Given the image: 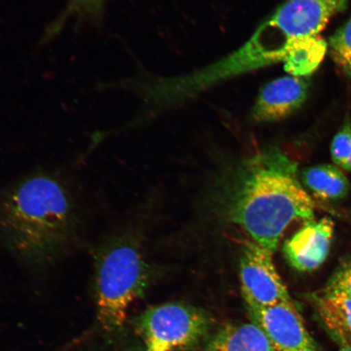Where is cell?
Here are the masks:
<instances>
[{"instance_id": "9", "label": "cell", "mask_w": 351, "mask_h": 351, "mask_svg": "<svg viewBox=\"0 0 351 351\" xmlns=\"http://www.w3.org/2000/svg\"><path fill=\"white\" fill-rule=\"evenodd\" d=\"M310 82L306 77H283L263 86L252 109L258 122L282 121L300 110L308 97Z\"/></svg>"}, {"instance_id": "11", "label": "cell", "mask_w": 351, "mask_h": 351, "mask_svg": "<svg viewBox=\"0 0 351 351\" xmlns=\"http://www.w3.org/2000/svg\"><path fill=\"white\" fill-rule=\"evenodd\" d=\"M300 180L317 199L336 203L346 199L351 191L349 179L339 167L319 165L302 170Z\"/></svg>"}, {"instance_id": "17", "label": "cell", "mask_w": 351, "mask_h": 351, "mask_svg": "<svg viewBox=\"0 0 351 351\" xmlns=\"http://www.w3.org/2000/svg\"><path fill=\"white\" fill-rule=\"evenodd\" d=\"M324 293H336L351 298V257L337 267L328 279Z\"/></svg>"}, {"instance_id": "10", "label": "cell", "mask_w": 351, "mask_h": 351, "mask_svg": "<svg viewBox=\"0 0 351 351\" xmlns=\"http://www.w3.org/2000/svg\"><path fill=\"white\" fill-rule=\"evenodd\" d=\"M204 351H276L265 332L251 323L228 324L208 340Z\"/></svg>"}, {"instance_id": "3", "label": "cell", "mask_w": 351, "mask_h": 351, "mask_svg": "<svg viewBox=\"0 0 351 351\" xmlns=\"http://www.w3.org/2000/svg\"><path fill=\"white\" fill-rule=\"evenodd\" d=\"M92 256L99 322L107 332H115L124 326L130 306L146 291L150 267L130 234L109 237Z\"/></svg>"}, {"instance_id": "14", "label": "cell", "mask_w": 351, "mask_h": 351, "mask_svg": "<svg viewBox=\"0 0 351 351\" xmlns=\"http://www.w3.org/2000/svg\"><path fill=\"white\" fill-rule=\"evenodd\" d=\"M108 0H69L60 15L47 26L42 38L47 43L59 35L69 21L76 25H99L104 20Z\"/></svg>"}, {"instance_id": "5", "label": "cell", "mask_w": 351, "mask_h": 351, "mask_svg": "<svg viewBox=\"0 0 351 351\" xmlns=\"http://www.w3.org/2000/svg\"><path fill=\"white\" fill-rule=\"evenodd\" d=\"M273 256V253L252 241L244 245L239 276L245 305L270 306L293 302L276 269Z\"/></svg>"}, {"instance_id": "16", "label": "cell", "mask_w": 351, "mask_h": 351, "mask_svg": "<svg viewBox=\"0 0 351 351\" xmlns=\"http://www.w3.org/2000/svg\"><path fill=\"white\" fill-rule=\"evenodd\" d=\"M333 163L339 168L351 172V121L346 118L331 144Z\"/></svg>"}, {"instance_id": "12", "label": "cell", "mask_w": 351, "mask_h": 351, "mask_svg": "<svg viewBox=\"0 0 351 351\" xmlns=\"http://www.w3.org/2000/svg\"><path fill=\"white\" fill-rule=\"evenodd\" d=\"M315 309L329 335L337 344L351 345V298L336 293L313 295Z\"/></svg>"}, {"instance_id": "6", "label": "cell", "mask_w": 351, "mask_h": 351, "mask_svg": "<svg viewBox=\"0 0 351 351\" xmlns=\"http://www.w3.org/2000/svg\"><path fill=\"white\" fill-rule=\"evenodd\" d=\"M247 307L251 322L265 332L276 351H322L307 331L293 302Z\"/></svg>"}, {"instance_id": "18", "label": "cell", "mask_w": 351, "mask_h": 351, "mask_svg": "<svg viewBox=\"0 0 351 351\" xmlns=\"http://www.w3.org/2000/svg\"><path fill=\"white\" fill-rule=\"evenodd\" d=\"M339 346V351H351V345L341 342V343L337 344Z\"/></svg>"}, {"instance_id": "2", "label": "cell", "mask_w": 351, "mask_h": 351, "mask_svg": "<svg viewBox=\"0 0 351 351\" xmlns=\"http://www.w3.org/2000/svg\"><path fill=\"white\" fill-rule=\"evenodd\" d=\"M226 202L230 221L273 254L293 221L314 219L315 204L298 179L296 163L276 147L241 165Z\"/></svg>"}, {"instance_id": "15", "label": "cell", "mask_w": 351, "mask_h": 351, "mask_svg": "<svg viewBox=\"0 0 351 351\" xmlns=\"http://www.w3.org/2000/svg\"><path fill=\"white\" fill-rule=\"evenodd\" d=\"M329 55L344 76L351 79V16L329 38Z\"/></svg>"}, {"instance_id": "4", "label": "cell", "mask_w": 351, "mask_h": 351, "mask_svg": "<svg viewBox=\"0 0 351 351\" xmlns=\"http://www.w3.org/2000/svg\"><path fill=\"white\" fill-rule=\"evenodd\" d=\"M210 324L207 311L183 302H167L145 311L137 327L146 351H180L199 344Z\"/></svg>"}, {"instance_id": "7", "label": "cell", "mask_w": 351, "mask_h": 351, "mask_svg": "<svg viewBox=\"0 0 351 351\" xmlns=\"http://www.w3.org/2000/svg\"><path fill=\"white\" fill-rule=\"evenodd\" d=\"M348 6V0H287L269 19L289 40H293L317 36Z\"/></svg>"}, {"instance_id": "1", "label": "cell", "mask_w": 351, "mask_h": 351, "mask_svg": "<svg viewBox=\"0 0 351 351\" xmlns=\"http://www.w3.org/2000/svg\"><path fill=\"white\" fill-rule=\"evenodd\" d=\"M79 228L76 200L54 174L35 173L0 192V245L29 267L54 265L72 247Z\"/></svg>"}, {"instance_id": "8", "label": "cell", "mask_w": 351, "mask_h": 351, "mask_svg": "<svg viewBox=\"0 0 351 351\" xmlns=\"http://www.w3.org/2000/svg\"><path fill=\"white\" fill-rule=\"evenodd\" d=\"M335 234V222L330 218L314 219L288 239L283 245V254L293 269L301 273L317 269L330 251Z\"/></svg>"}, {"instance_id": "13", "label": "cell", "mask_w": 351, "mask_h": 351, "mask_svg": "<svg viewBox=\"0 0 351 351\" xmlns=\"http://www.w3.org/2000/svg\"><path fill=\"white\" fill-rule=\"evenodd\" d=\"M328 51V42L319 35L293 39L283 59L284 69L293 77H308L319 69Z\"/></svg>"}]
</instances>
